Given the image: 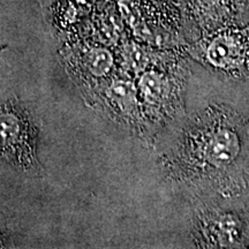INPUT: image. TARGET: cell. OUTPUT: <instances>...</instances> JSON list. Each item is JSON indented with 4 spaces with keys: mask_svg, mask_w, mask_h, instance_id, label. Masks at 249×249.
Segmentation results:
<instances>
[{
    "mask_svg": "<svg viewBox=\"0 0 249 249\" xmlns=\"http://www.w3.org/2000/svg\"><path fill=\"white\" fill-rule=\"evenodd\" d=\"M241 224L234 216L220 214L209 223V247H233L240 240Z\"/></svg>",
    "mask_w": 249,
    "mask_h": 249,
    "instance_id": "cell-4",
    "label": "cell"
},
{
    "mask_svg": "<svg viewBox=\"0 0 249 249\" xmlns=\"http://www.w3.org/2000/svg\"><path fill=\"white\" fill-rule=\"evenodd\" d=\"M107 96L112 104L123 112H129L135 107L136 89L127 81H117L107 90Z\"/></svg>",
    "mask_w": 249,
    "mask_h": 249,
    "instance_id": "cell-5",
    "label": "cell"
},
{
    "mask_svg": "<svg viewBox=\"0 0 249 249\" xmlns=\"http://www.w3.org/2000/svg\"><path fill=\"white\" fill-rule=\"evenodd\" d=\"M201 1L207 6H213V5H217L220 0H201Z\"/></svg>",
    "mask_w": 249,
    "mask_h": 249,
    "instance_id": "cell-11",
    "label": "cell"
},
{
    "mask_svg": "<svg viewBox=\"0 0 249 249\" xmlns=\"http://www.w3.org/2000/svg\"><path fill=\"white\" fill-rule=\"evenodd\" d=\"M71 1L73 6H75L80 12H82V13H88L90 8L92 7L95 0H71Z\"/></svg>",
    "mask_w": 249,
    "mask_h": 249,
    "instance_id": "cell-10",
    "label": "cell"
},
{
    "mask_svg": "<svg viewBox=\"0 0 249 249\" xmlns=\"http://www.w3.org/2000/svg\"><path fill=\"white\" fill-rule=\"evenodd\" d=\"M126 58L129 62L130 67L134 68L133 71H142L147 65V57L141 48L138 45H129L126 50Z\"/></svg>",
    "mask_w": 249,
    "mask_h": 249,
    "instance_id": "cell-9",
    "label": "cell"
},
{
    "mask_svg": "<svg viewBox=\"0 0 249 249\" xmlns=\"http://www.w3.org/2000/svg\"><path fill=\"white\" fill-rule=\"evenodd\" d=\"M119 7L121 13H123L124 20L129 24L133 29H135L136 33H144L145 29H143V26L141 23V17H140L139 9L134 5L132 0H120Z\"/></svg>",
    "mask_w": 249,
    "mask_h": 249,
    "instance_id": "cell-8",
    "label": "cell"
},
{
    "mask_svg": "<svg viewBox=\"0 0 249 249\" xmlns=\"http://www.w3.org/2000/svg\"><path fill=\"white\" fill-rule=\"evenodd\" d=\"M207 55L213 66L233 70L244 62L247 55V46L235 37L222 35L213 40L208 48Z\"/></svg>",
    "mask_w": 249,
    "mask_h": 249,
    "instance_id": "cell-3",
    "label": "cell"
},
{
    "mask_svg": "<svg viewBox=\"0 0 249 249\" xmlns=\"http://www.w3.org/2000/svg\"><path fill=\"white\" fill-rule=\"evenodd\" d=\"M38 129L30 112L20 103L0 104V160L23 171L38 169Z\"/></svg>",
    "mask_w": 249,
    "mask_h": 249,
    "instance_id": "cell-2",
    "label": "cell"
},
{
    "mask_svg": "<svg viewBox=\"0 0 249 249\" xmlns=\"http://www.w3.org/2000/svg\"><path fill=\"white\" fill-rule=\"evenodd\" d=\"M5 244H6V241H5V238H4V233H2L1 229H0V248L5 247Z\"/></svg>",
    "mask_w": 249,
    "mask_h": 249,
    "instance_id": "cell-12",
    "label": "cell"
},
{
    "mask_svg": "<svg viewBox=\"0 0 249 249\" xmlns=\"http://www.w3.org/2000/svg\"><path fill=\"white\" fill-rule=\"evenodd\" d=\"M173 178L188 186L224 192L247 173V124L226 107H211L193 118L167 158Z\"/></svg>",
    "mask_w": 249,
    "mask_h": 249,
    "instance_id": "cell-1",
    "label": "cell"
},
{
    "mask_svg": "<svg viewBox=\"0 0 249 249\" xmlns=\"http://www.w3.org/2000/svg\"><path fill=\"white\" fill-rule=\"evenodd\" d=\"M113 66V57L107 49H92L87 55V67L93 76H104Z\"/></svg>",
    "mask_w": 249,
    "mask_h": 249,
    "instance_id": "cell-6",
    "label": "cell"
},
{
    "mask_svg": "<svg viewBox=\"0 0 249 249\" xmlns=\"http://www.w3.org/2000/svg\"><path fill=\"white\" fill-rule=\"evenodd\" d=\"M140 88L148 101L156 102L164 93V81L160 74L155 71H147L140 80Z\"/></svg>",
    "mask_w": 249,
    "mask_h": 249,
    "instance_id": "cell-7",
    "label": "cell"
}]
</instances>
